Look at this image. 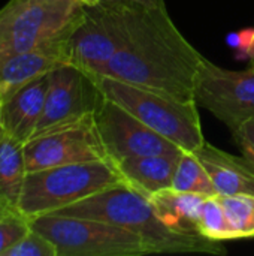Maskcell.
Instances as JSON below:
<instances>
[{"instance_id":"6da1fadb","label":"cell","mask_w":254,"mask_h":256,"mask_svg":"<svg viewBox=\"0 0 254 256\" xmlns=\"http://www.w3.org/2000/svg\"><path fill=\"white\" fill-rule=\"evenodd\" d=\"M204 56L172 21L168 6L127 4L126 38L108 76L195 102V81Z\"/></svg>"},{"instance_id":"7a4b0ae2","label":"cell","mask_w":254,"mask_h":256,"mask_svg":"<svg viewBox=\"0 0 254 256\" xmlns=\"http://www.w3.org/2000/svg\"><path fill=\"white\" fill-rule=\"evenodd\" d=\"M49 214L88 218L118 225L144 238L153 254H226L222 242L169 230L157 218L150 200L129 186L106 189Z\"/></svg>"},{"instance_id":"3957f363","label":"cell","mask_w":254,"mask_h":256,"mask_svg":"<svg viewBox=\"0 0 254 256\" xmlns=\"http://www.w3.org/2000/svg\"><path fill=\"white\" fill-rule=\"evenodd\" d=\"M118 186L127 184L111 159L45 168L27 172L18 208L33 219Z\"/></svg>"},{"instance_id":"277c9868","label":"cell","mask_w":254,"mask_h":256,"mask_svg":"<svg viewBox=\"0 0 254 256\" xmlns=\"http://www.w3.org/2000/svg\"><path fill=\"white\" fill-rule=\"evenodd\" d=\"M94 82L103 96L121 105L181 150L198 152L205 144L196 102H184L108 75L97 78Z\"/></svg>"},{"instance_id":"5b68a950","label":"cell","mask_w":254,"mask_h":256,"mask_svg":"<svg viewBox=\"0 0 254 256\" xmlns=\"http://www.w3.org/2000/svg\"><path fill=\"white\" fill-rule=\"evenodd\" d=\"M79 0H10L0 9V54L67 39L84 14Z\"/></svg>"},{"instance_id":"8992f818","label":"cell","mask_w":254,"mask_h":256,"mask_svg":"<svg viewBox=\"0 0 254 256\" xmlns=\"http://www.w3.org/2000/svg\"><path fill=\"white\" fill-rule=\"evenodd\" d=\"M31 228L54 243L58 256H144L150 246L138 234L97 219L43 214Z\"/></svg>"},{"instance_id":"52a82bcc","label":"cell","mask_w":254,"mask_h":256,"mask_svg":"<svg viewBox=\"0 0 254 256\" xmlns=\"http://www.w3.org/2000/svg\"><path fill=\"white\" fill-rule=\"evenodd\" d=\"M127 0L100 2L85 6L67 40L69 63L93 81L108 74V68L124 42Z\"/></svg>"},{"instance_id":"ba28073f","label":"cell","mask_w":254,"mask_h":256,"mask_svg":"<svg viewBox=\"0 0 254 256\" xmlns=\"http://www.w3.org/2000/svg\"><path fill=\"white\" fill-rule=\"evenodd\" d=\"M193 98L198 106L208 110L235 136L254 118V64L244 70H231L204 57Z\"/></svg>"},{"instance_id":"9c48e42d","label":"cell","mask_w":254,"mask_h":256,"mask_svg":"<svg viewBox=\"0 0 254 256\" xmlns=\"http://www.w3.org/2000/svg\"><path fill=\"white\" fill-rule=\"evenodd\" d=\"M24 159L25 171L33 172L69 164L108 160L109 158L102 142L94 112H88L78 120L31 136L24 144Z\"/></svg>"},{"instance_id":"30bf717a","label":"cell","mask_w":254,"mask_h":256,"mask_svg":"<svg viewBox=\"0 0 254 256\" xmlns=\"http://www.w3.org/2000/svg\"><path fill=\"white\" fill-rule=\"evenodd\" d=\"M94 118L108 158L115 164L127 158L180 154L183 152L103 94L94 110Z\"/></svg>"},{"instance_id":"8fae6325","label":"cell","mask_w":254,"mask_h":256,"mask_svg":"<svg viewBox=\"0 0 254 256\" xmlns=\"http://www.w3.org/2000/svg\"><path fill=\"white\" fill-rule=\"evenodd\" d=\"M100 98L96 82L76 66L66 63L52 69L48 74L42 117L33 136L94 112Z\"/></svg>"},{"instance_id":"7c38bea8","label":"cell","mask_w":254,"mask_h":256,"mask_svg":"<svg viewBox=\"0 0 254 256\" xmlns=\"http://www.w3.org/2000/svg\"><path fill=\"white\" fill-rule=\"evenodd\" d=\"M67 40L69 38L25 51L0 54V104L22 86L69 63Z\"/></svg>"},{"instance_id":"4fadbf2b","label":"cell","mask_w":254,"mask_h":256,"mask_svg":"<svg viewBox=\"0 0 254 256\" xmlns=\"http://www.w3.org/2000/svg\"><path fill=\"white\" fill-rule=\"evenodd\" d=\"M46 88L48 75H43L22 86L0 104V129L15 141L25 144L42 117Z\"/></svg>"},{"instance_id":"5bb4252c","label":"cell","mask_w":254,"mask_h":256,"mask_svg":"<svg viewBox=\"0 0 254 256\" xmlns=\"http://www.w3.org/2000/svg\"><path fill=\"white\" fill-rule=\"evenodd\" d=\"M207 168L217 195H254V162L231 154L208 141L195 152Z\"/></svg>"},{"instance_id":"9a60e30c","label":"cell","mask_w":254,"mask_h":256,"mask_svg":"<svg viewBox=\"0 0 254 256\" xmlns=\"http://www.w3.org/2000/svg\"><path fill=\"white\" fill-rule=\"evenodd\" d=\"M180 154H148L117 162L126 184L135 192L151 198L172 184Z\"/></svg>"},{"instance_id":"2e32d148","label":"cell","mask_w":254,"mask_h":256,"mask_svg":"<svg viewBox=\"0 0 254 256\" xmlns=\"http://www.w3.org/2000/svg\"><path fill=\"white\" fill-rule=\"evenodd\" d=\"M205 196L208 195L178 192L169 188L157 192L148 200L157 218L169 230L187 236H201L198 228V219Z\"/></svg>"},{"instance_id":"e0dca14e","label":"cell","mask_w":254,"mask_h":256,"mask_svg":"<svg viewBox=\"0 0 254 256\" xmlns=\"http://www.w3.org/2000/svg\"><path fill=\"white\" fill-rule=\"evenodd\" d=\"M25 176L24 144L0 129V208L18 207Z\"/></svg>"},{"instance_id":"ac0fdd59","label":"cell","mask_w":254,"mask_h":256,"mask_svg":"<svg viewBox=\"0 0 254 256\" xmlns=\"http://www.w3.org/2000/svg\"><path fill=\"white\" fill-rule=\"evenodd\" d=\"M171 189L201 195H217L213 180L198 154L186 150L178 156Z\"/></svg>"},{"instance_id":"d6986e66","label":"cell","mask_w":254,"mask_h":256,"mask_svg":"<svg viewBox=\"0 0 254 256\" xmlns=\"http://www.w3.org/2000/svg\"><path fill=\"white\" fill-rule=\"evenodd\" d=\"M199 234L213 242L237 240L235 232L228 220L219 195H208L202 201L198 219Z\"/></svg>"},{"instance_id":"ffe728a7","label":"cell","mask_w":254,"mask_h":256,"mask_svg":"<svg viewBox=\"0 0 254 256\" xmlns=\"http://www.w3.org/2000/svg\"><path fill=\"white\" fill-rule=\"evenodd\" d=\"M219 198L237 240L254 237V195H219Z\"/></svg>"},{"instance_id":"44dd1931","label":"cell","mask_w":254,"mask_h":256,"mask_svg":"<svg viewBox=\"0 0 254 256\" xmlns=\"http://www.w3.org/2000/svg\"><path fill=\"white\" fill-rule=\"evenodd\" d=\"M31 230V219L18 207L0 208V256L16 244Z\"/></svg>"},{"instance_id":"7402d4cb","label":"cell","mask_w":254,"mask_h":256,"mask_svg":"<svg viewBox=\"0 0 254 256\" xmlns=\"http://www.w3.org/2000/svg\"><path fill=\"white\" fill-rule=\"evenodd\" d=\"M4 256H58L52 242L33 228L13 244Z\"/></svg>"},{"instance_id":"603a6c76","label":"cell","mask_w":254,"mask_h":256,"mask_svg":"<svg viewBox=\"0 0 254 256\" xmlns=\"http://www.w3.org/2000/svg\"><path fill=\"white\" fill-rule=\"evenodd\" d=\"M234 140L241 147L243 154L254 162V118L247 122L240 129V132L234 136Z\"/></svg>"},{"instance_id":"cb8c5ba5","label":"cell","mask_w":254,"mask_h":256,"mask_svg":"<svg viewBox=\"0 0 254 256\" xmlns=\"http://www.w3.org/2000/svg\"><path fill=\"white\" fill-rule=\"evenodd\" d=\"M100 2H115V0H100ZM127 2H135V3L144 4V6H162V4H166L165 0H127Z\"/></svg>"},{"instance_id":"d4e9b609","label":"cell","mask_w":254,"mask_h":256,"mask_svg":"<svg viewBox=\"0 0 254 256\" xmlns=\"http://www.w3.org/2000/svg\"><path fill=\"white\" fill-rule=\"evenodd\" d=\"M247 56L250 57V62L254 64V30L253 33H252V38H250V40H249V44H247Z\"/></svg>"},{"instance_id":"484cf974","label":"cell","mask_w":254,"mask_h":256,"mask_svg":"<svg viewBox=\"0 0 254 256\" xmlns=\"http://www.w3.org/2000/svg\"><path fill=\"white\" fill-rule=\"evenodd\" d=\"M84 6H94V4H99L100 0H79Z\"/></svg>"}]
</instances>
